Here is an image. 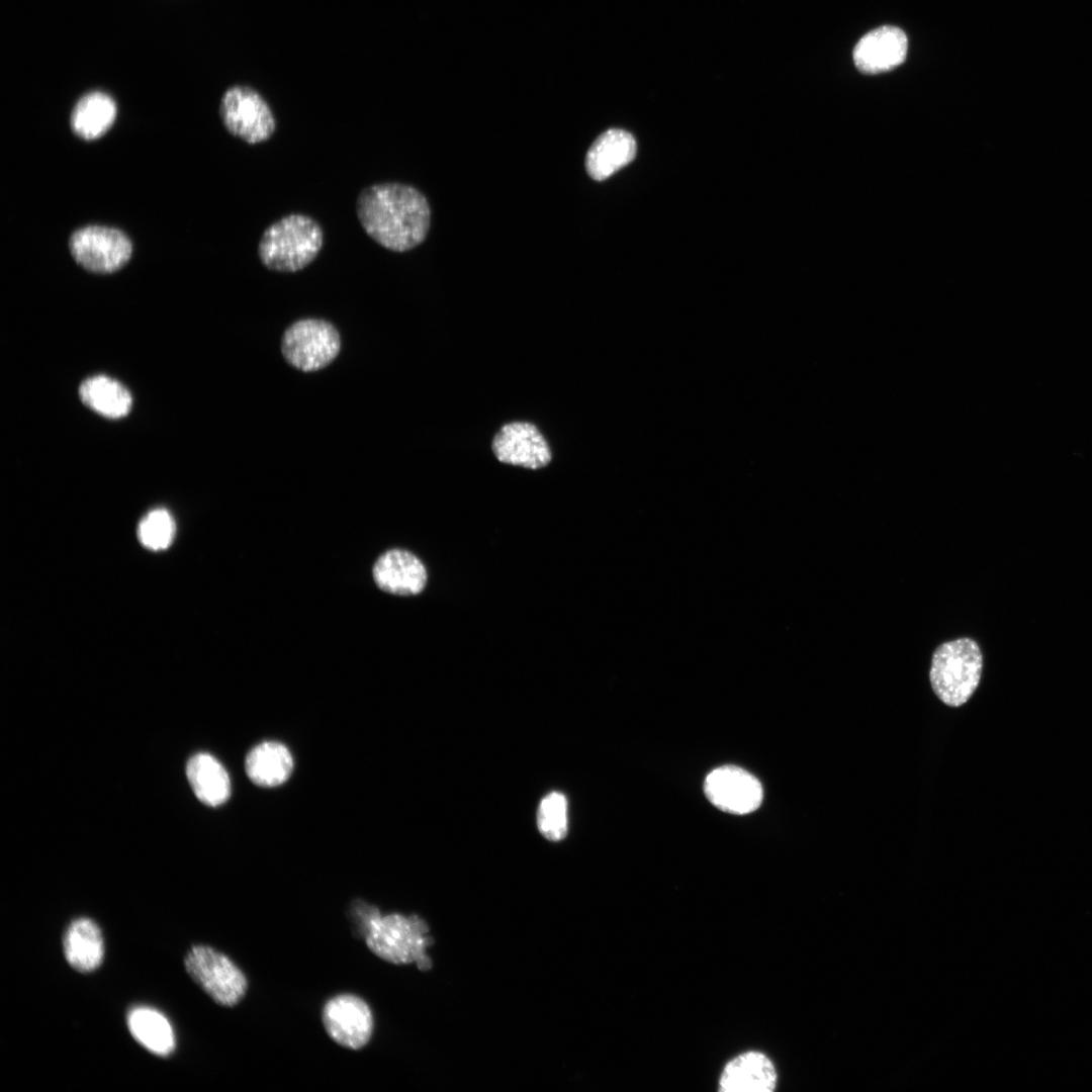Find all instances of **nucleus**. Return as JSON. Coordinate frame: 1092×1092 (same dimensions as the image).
I'll return each instance as SVG.
<instances>
[{
  "label": "nucleus",
  "instance_id": "f03ea898",
  "mask_svg": "<svg viewBox=\"0 0 1092 1092\" xmlns=\"http://www.w3.org/2000/svg\"><path fill=\"white\" fill-rule=\"evenodd\" d=\"M324 230L312 216L293 212L273 221L258 243V258L268 270L295 273L309 266L324 246Z\"/></svg>",
  "mask_w": 1092,
  "mask_h": 1092
},
{
  "label": "nucleus",
  "instance_id": "7ed1b4c3",
  "mask_svg": "<svg viewBox=\"0 0 1092 1092\" xmlns=\"http://www.w3.org/2000/svg\"><path fill=\"white\" fill-rule=\"evenodd\" d=\"M429 926L418 915H374L367 924L365 943L379 959L394 964H416L421 971L432 967L428 948L433 943Z\"/></svg>",
  "mask_w": 1092,
  "mask_h": 1092
},
{
  "label": "nucleus",
  "instance_id": "a211bd4d",
  "mask_svg": "<svg viewBox=\"0 0 1092 1092\" xmlns=\"http://www.w3.org/2000/svg\"><path fill=\"white\" fill-rule=\"evenodd\" d=\"M249 779L262 787L283 784L291 775L293 759L288 748L276 741H265L253 747L246 757Z\"/></svg>",
  "mask_w": 1092,
  "mask_h": 1092
},
{
  "label": "nucleus",
  "instance_id": "aec40b11",
  "mask_svg": "<svg viewBox=\"0 0 1092 1092\" xmlns=\"http://www.w3.org/2000/svg\"><path fill=\"white\" fill-rule=\"evenodd\" d=\"M127 1025L134 1039L151 1053L167 1057L175 1050V1035L169 1020L158 1010L139 1006L127 1015Z\"/></svg>",
  "mask_w": 1092,
  "mask_h": 1092
},
{
  "label": "nucleus",
  "instance_id": "4468645a",
  "mask_svg": "<svg viewBox=\"0 0 1092 1092\" xmlns=\"http://www.w3.org/2000/svg\"><path fill=\"white\" fill-rule=\"evenodd\" d=\"M777 1073L771 1061L759 1052L738 1055L724 1068L719 1090L722 1092H771Z\"/></svg>",
  "mask_w": 1092,
  "mask_h": 1092
},
{
  "label": "nucleus",
  "instance_id": "5701e85b",
  "mask_svg": "<svg viewBox=\"0 0 1092 1092\" xmlns=\"http://www.w3.org/2000/svg\"><path fill=\"white\" fill-rule=\"evenodd\" d=\"M175 535V522L164 509L149 512L139 524L140 541L149 549H166Z\"/></svg>",
  "mask_w": 1092,
  "mask_h": 1092
},
{
  "label": "nucleus",
  "instance_id": "dca6fc26",
  "mask_svg": "<svg viewBox=\"0 0 1092 1092\" xmlns=\"http://www.w3.org/2000/svg\"><path fill=\"white\" fill-rule=\"evenodd\" d=\"M64 954L68 964L76 971L90 973L103 961L104 941L98 924L87 917L74 919L67 927L63 938Z\"/></svg>",
  "mask_w": 1092,
  "mask_h": 1092
},
{
  "label": "nucleus",
  "instance_id": "0eeeda50",
  "mask_svg": "<svg viewBox=\"0 0 1092 1092\" xmlns=\"http://www.w3.org/2000/svg\"><path fill=\"white\" fill-rule=\"evenodd\" d=\"M341 338L338 330L322 318H301L287 328L281 343L285 360L303 372L327 367L338 356Z\"/></svg>",
  "mask_w": 1092,
  "mask_h": 1092
},
{
  "label": "nucleus",
  "instance_id": "6e6552de",
  "mask_svg": "<svg viewBox=\"0 0 1092 1092\" xmlns=\"http://www.w3.org/2000/svg\"><path fill=\"white\" fill-rule=\"evenodd\" d=\"M69 249L73 259L84 269L94 273H111L127 263L132 245L119 230L88 225L71 235Z\"/></svg>",
  "mask_w": 1092,
  "mask_h": 1092
},
{
  "label": "nucleus",
  "instance_id": "6ab92c4d",
  "mask_svg": "<svg viewBox=\"0 0 1092 1092\" xmlns=\"http://www.w3.org/2000/svg\"><path fill=\"white\" fill-rule=\"evenodd\" d=\"M186 774L194 794L202 803L215 807L229 799V775L212 755L197 753L192 756L187 763Z\"/></svg>",
  "mask_w": 1092,
  "mask_h": 1092
},
{
  "label": "nucleus",
  "instance_id": "1a4fd4ad",
  "mask_svg": "<svg viewBox=\"0 0 1092 1092\" xmlns=\"http://www.w3.org/2000/svg\"><path fill=\"white\" fill-rule=\"evenodd\" d=\"M322 1021L330 1038L345 1049L360 1050L373 1034L372 1010L354 994H339L329 999L323 1007Z\"/></svg>",
  "mask_w": 1092,
  "mask_h": 1092
},
{
  "label": "nucleus",
  "instance_id": "f8f14e48",
  "mask_svg": "<svg viewBox=\"0 0 1092 1092\" xmlns=\"http://www.w3.org/2000/svg\"><path fill=\"white\" fill-rule=\"evenodd\" d=\"M907 48V36L902 29L881 26L859 39L853 50V62L864 74L887 72L905 61Z\"/></svg>",
  "mask_w": 1092,
  "mask_h": 1092
},
{
  "label": "nucleus",
  "instance_id": "9b49d317",
  "mask_svg": "<svg viewBox=\"0 0 1092 1092\" xmlns=\"http://www.w3.org/2000/svg\"><path fill=\"white\" fill-rule=\"evenodd\" d=\"M491 449L499 462L529 469L543 468L552 460L547 440L529 422L504 425L494 435Z\"/></svg>",
  "mask_w": 1092,
  "mask_h": 1092
},
{
  "label": "nucleus",
  "instance_id": "9d476101",
  "mask_svg": "<svg viewBox=\"0 0 1092 1092\" xmlns=\"http://www.w3.org/2000/svg\"><path fill=\"white\" fill-rule=\"evenodd\" d=\"M704 790L715 807L736 815L756 810L763 798L759 781L745 769L734 765L713 769L706 777Z\"/></svg>",
  "mask_w": 1092,
  "mask_h": 1092
},
{
  "label": "nucleus",
  "instance_id": "20e7f679",
  "mask_svg": "<svg viewBox=\"0 0 1092 1092\" xmlns=\"http://www.w3.org/2000/svg\"><path fill=\"white\" fill-rule=\"evenodd\" d=\"M983 670L979 644L968 637L940 644L932 654L929 678L936 697L949 707L967 703Z\"/></svg>",
  "mask_w": 1092,
  "mask_h": 1092
},
{
  "label": "nucleus",
  "instance_id": "ddd939ff",
  "mask_svg": "<svg viewBox=\"0 0 1092 1092\" xmlns=\"http://www.w3.org/2000/svg\"><path fill=\"white\" fill-rule=\"evenodd\" d=\"M373 578L383 592L397 596H416L424 590L428 572L421 559L403 549L384 552L374 563Z\"/></svg>",
  "mask_w": 1092,
  "mask_h": 1092
},
{
  "label": "nucleus",
  "instance_id": "f3484780",
  "mask_svg": "<svg viewBox=\"0 0 1092 1092\" xmlns=\"http://www.w3.org/2000/svg\"><path fill=\"white\" fill-rule=\"evenodd\" d=\"M117 114L115 100L106 92L95 90L81 96L71 112L70 124L76 135L91 141L102 136Z\"/></svg>",
  "mask_w": 1092,
  "mask_h": 1092
},
{
  "label": "nucleus",
  "instance_id": "2eb2a0df",
  "mask_svg": "<svg viewBox=\"0 0 1092 1092\" xmlns=\"http://www.w3.org/2000/svg\"><path fill=\"white\" fill-rule=\"evenodd\" d=\"M635 154L636 142L633 135L624 129L611 128L590 146L585 158V168L593 179L602 181L629 164Z\"/></svg>",
  "mask_w": 1092,
  "mask_h": 1092
},
{
  "label": "nucleus",
  "instance_id": "4be33fe9",
  "mask_svg": "<svg viewBox=\"0 0 1092 1092\" xmlns=\"http://www.w3.org/2000/svg\"><path fill=\"white\" fill-rule=\"evenodd\" d=\"M537 824L542 835L552 841L565 837L568 827L567 800L559 792L546 795L540 802Z\"/></svg>",
  "mask_w": 1092,
  "mask_h": 1092
},
{
  "label": "nucleus",
  "instance_id": "39448f33",
  "mask_svg": "<svg viewBox=\"0 0 1092 1092\" xmlns=\"http://www.w3.org/2000/svg\"><path fill=\"white\" fill-rule=\"evenodd\" d=\"M218 114L228 132L249 145L269 141L277 120L266 99L254 88L234 85L222 94Z\"/></svg>",
  "mask_w": 1092,
  "mask_h": 1092
},
{
  "label": "nucleus",
  "instance_id": "f257e3e1",
  "mask_svg": "<svg viewBox=\"0 0 1092 1092\" xmlns=\"http://www.w3.org/2000/svg\"><path fill=\"white\" fill-rule=\"evenodd\" d=\"M355 209L366 235L391 252L415 249L424 242L430 229L428 200L407 184H371L359 192Z\"/></svg>",
  "mask_w": 1092,
  "mask_h": 1092
},
{
  "label": "nucleus",
  "instance_id": "412c9836",
  "mask_svg": "<svg viewBox=\"0 0 1092 1092\" xmlns=\"http://www.w3.org/2000/svg\"><path fill=\"white\" fill-rule=\"evenodd\" d=\"M79 392L88 407L109 419L122 418L131 407L128 390L118 381L104 375L86 379Z\"/></svg>",
  "mask_w": 1092,
  "mask_h": 1092
},
{
  "label": "nucleus",
  "instance_id": "423d86ee",
  "mask_svg": "<svg viewBox=\"0 0 1092 1092\" xmlns=\"http://www.w3.org/2000/svg\"><path fill=\"white\" fill-rule=\"evenodd\" d=\"M188 975L218 1005L234 1007L248 991L243 971L224 953L211 946H192L184 961Z\"/></svg>",
  "mask_w": 1092,
  "mask_h": 1092
}]
</instances>
